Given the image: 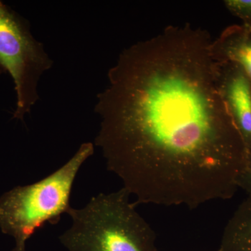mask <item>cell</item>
Segmentation results:
<instances>
[{"instance_id":"obj_1","label":"cell","mask_w":251,"mask_h":251,"mask_svg":"<svg viewBox=\"0 0 251 251\" xmlns=\"http://www.w3.org/2000/svg\"><path fill=\"white\" fill-rule=\"evenodd\" d=\"M213 40L191 25L169 26L109 69L94 145L137 205L194 209L240 188L249 153L220 91Z\"/></svg>"},{"instance_id":"obj_9","label":"cell","mask_w":251,"mask_h":251,"mask_svg":"<svg viewBox=\"0 0 251 251\" xmlns=\"http://www.w3.org/2000/svg\"><path fill=\"white\" fill-rule=\"evenodd\" d=\"M241 189L244 190L247 194L251 193V156L249 160V167L244 177L241 181Z\"/></svg>"},{"instance_id":"obj_6","label":"cell","mask_w":251,"mask_h":251,"mask_svg":"<svg viewBox=\"0 0 251 251\" xmlns=\"http://www.w3.org/2000/svg\"><path fill=\"white\" fill-rule=\"evenodd\" d=\"M212 51L218 61L234 63L251 80V29L244 25L229 26L213 40Z\"/></svg>"},{"instance_id":"obj_7","label":"cell","mask_w":251,"mask_h":251,"mask_svg":"<svg viewBox=\"0 0 251 251\" xmlns=\"http://www.w3.org/2000/svg\"><path fill=\"white\" fill-rule=\"evenodd\" d=\"M218 251H251V193L226 225Z\"/></svg>"},{"instance_id":"obj_4","label":"cell","mask_w":251,"mask_h":251,"mask_svg":"<svg viewBox=\"0 0 251 251\" xmlns=\"http://www.w3.org/2000/svg\"><path fill=\"white\" fill-rule=\"evenodd\" d=\"M53 66L44 44L31 34L27 21L0 1V67L15 84L13 118L23 121L39 99L41 76Z\"/></svg>"},{"instance_id":"obj_8","label":"cell","mask_w":251,"mask_h":251,"mask_svg":"<svg viewBox=\"0 0 251 251\" xmlns=\"http://www.w3.org/2000/svg\"><path fill=\"white\" fill-rule=\"evenodd\" d=\"M224 3L231 14L242 20V25L251 29V0H226Z\"/></svg>"},{"instance_id":"obj_2","label":"cell","mask_w":251,"mask_h":251,"mask_svg":"<svg viewBox=\"0 0 251 251\" xmlns=\"http://www.w3.org/2000/svg\"><path fill=\"white\" fill-rule=\"evenodd\" d=\"M125 188L71 207L72 226L59 237L69 251H157L156 235Z\"/></svg>"},{"instance_id":"obj_3","label":"cell","mask_w":251,"mask_h":251,"mask_svg":"<svg viewBox=\"0 0 251 251\" xmlns=\"http://www.w3.org/2000/svg\"><path fill=\"white\" fill-rule=\"evenodd\" d=\"M94 145H81L74 156L49 176L17 186L0 198V229L15 239L14 251H26V242L46 224L56 225L71 209L73 185L79 170L94 154Z\"/></svg>"},{"instance_id":"obj_10","label":"cell","mask_w":251,"mask_h":251,"mask_svg":"<svg viewBox=\"0 0 251 251\" xmlns=\"http://www.w3.org/2000/svg\"></svg>"},{"instance_id":"obj_5","label":"cell","mask_w":251,"mask_h":251,"mask_svg":"<svg viewBox=\"0 0 251 251\" xmlns=\"http://www.w3.org/2000/svg\"><path fill=\"white\" fill-rule=\"evenodd\" d=\"M216 62L218 82L221 95L244 138L250 160L251 80L237 64L224 61L216 60Z\"/></svg>"}]
</instances>
